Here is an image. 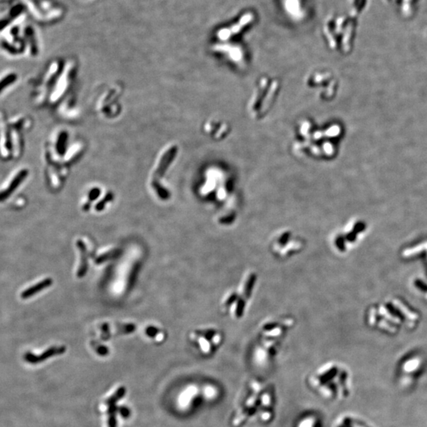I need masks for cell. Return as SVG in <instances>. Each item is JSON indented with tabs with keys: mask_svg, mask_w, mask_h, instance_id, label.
Returning <instances> with one entry per match:
<instances>
[{
	"mask_svg": "<svg viewBox=\"0 0 427 427\" xmlns=\"http://www.w3.org/2000/svg\"><path fill=\"white\" fill-rule=\"evenodd\" d=\"M277 392L271 382L250 378L243 385L230 417L231 427L270 425L277 409Z\"/></svg>",
	"mask_w": 427,
	"mask_h": 427,
	"instance_id": "6da1fadb",
	"label": "cell"
},
{
	"mask_svg": "<svg viewBox=\"0 0 427 427\" xmlns=\"http://www.w3.org/2000/svg\"><path fill=\"white\" fill-rule=\"evenodd\" d=\"M306 384L317 397L332 404L345 401L352 390L350 371L335 361L325 362L309 373Z\"/></svg>",
	"mask_w": 427,
	"mask_h": 427,
	"instance_id": "7a4b0ae2",
	"label": "cell"
},
{
	"mask_svg": "<svg viewBox=\"0 0 427 427\" xmlns=\"http://www.w3.org/2000/svg\"><path fill=\"white\" fill-rule=\"evenodd\" d=\"M293 326L294 319L289 316L271 317L262 321L252 350V362L256 366L264 368L272 364Z\"/></svg>",
	"mask_w": 427,
	"mask_h": 427,
	"instance_id": "3957f363",
	"label": "cell"
},
{
	"mask_svg": "<svg viewBox=\"0 0 427 427\" xmlns=\"http://www.w3.org/2000/svg\"><path fill=\"white\" fill-rule=\"evenodd\" d=\"M259 283V275L249 269L243 274L238 284L228 289L221 300L220 309L225 316L240 321L250 307Z\"/></svg>",
	"mask_w": 427,
	"mask_h": 427,
	"instance_id": "277c9868",
	"label": "cell"
},
{
	"mask_svg": "<svg viewBox=\"0 0 427 427\" xmlns=\"http://www.w3.org/2000/svg\"><path fill=\"white\" fill-rule=\"evenodd\" d=\"M400 300H391L381 305L370 308L367 321L371 326H378L383 330L396 332L403 328H413L419 321L415 310Z\"/></svg>",
	"mask_w": 427,
	"mask_h": 427,
	"instance_id": "5b68a950",
	"label": "cell"
},
{
	"mask_svg": "<svg viewBox=\"0 0 427 427\" xmlns=\"http://www.w3.org/2000/svg\"><path fill=\"white\" fill-rule=\"evenodd\" d=\"M305 239L289 228L276 231L270 239L269 251L278 260H288L304 250Z\"/></svg>",
	"mask_w": 427,
	"mask_h": 427,
	"instance_id": "8992f818",
	"label": "cell"
},
{
	"mask_svg": "<svg viewBox=\"0 0 427 427\" xmlns=\"http://www.w3.org/2000/svg\"><path fill=\"white\" fill-rule=\"evenodd\" d=\"M366 231L365 222L360 219L350 220L332 235L330 238L332 248L339 254H344L359 242Z\"/></svg>",
	"mask_w": 427,
	"mask_h": 427,
	"instance_id": "52a82bcc",
	"label": "cell"
},
{
	"mask_svg": "<svg viewBox=\"0 0 427 427\" xmlns=\"http://www.w3.org/2000/svg\"><path fill=\"white\" fill-rule=\"evenodd\" d=\"M191 340L202 355L210 357L223 346L225 335L219 328L211 326L195 330L191 333Z\"/></svg>",
	"mask_w": 427,
	"mask_h": 427,
	"instance_id": "ba28073f",
	"label": "cell"
},
{
	"mask_svg": "<svg viewBox=\"0 0 427 427\" xmlns=\"http://www.w3.org/2000/svg\"><path fill=\"white\" fill-rule=\"evenodd\" d=\"M293 427H323V420L319 414L308 412L297 419Z\"/></svg>",
	"mask_w": 427,
	"mask_h": 427,
	"instance_id": "9c48e42d",
	"label": "cell"
},
{
	"mask_svg": "<svg viewBox=\"0 0 427 427\" xmlns=\"http://www.w3.org/2000/svg\"><path fill=\"white\" fill-rule=\"evenodd\" d=\"M332 427H369L364 422L359 420L358 418L344 414L338 416L333 423Z\"/></svg>",
	"mask_w": 427,
	"mask_h": 427,
	"instance_id": "30bf717a",
	"label": "cell"
},
{
	"mask_svg": "<svg viewBox=\"0 0 427 427\" xmlns=\"http://www.w3.org/2000/svg\"><path fill=\"white\" fill-rule=\"evenodd\" d=\"M422 359L419 358V357L415 358L413 357L410 358H407L403 362V365L400 366V372L403 373V374H405V377L404 378H408V374H420L421 372V370H418L419 368H420L421 366Z\"/></svg>",
	"mask_w": 427,
	"mask_h": 427,
	"instance_id": "8fae6325",
	"label": "cell"
},
{
	"mask_svg": "<svg viewBox=\"0 0 427 427\" xmlns=\"http://www.w3.org/2000/svg\"><path fill=\"white\" fill-rule=\"evenodd\" d=\"M51 281L50 280H46L45 281H42V283H40V284H37L36 285H34L33 287L30 288V289H28L27 290L24 292L22 294V297L23 298H27V297H31V296L34 295L36 293H38V292L41 291L42 289H45V288L47 287L48 285H51Z\"/></svg>",
	"mask_w": 427,
	"mask_h": 427,
	"instance_id": "7c38bea8",
	"label": "cell"
}]
</instances>
